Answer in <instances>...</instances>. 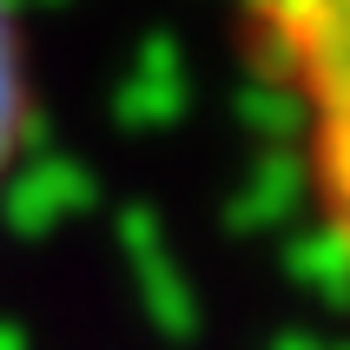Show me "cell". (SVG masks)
<instances>
[{"mask_svg": "<svg viewBox=\"0 0 350 350\" xmlns=\"http://www.w3.org/2000/svg\"><path fill=\"white\" fill-rule=\"evenodd\" d=\"M27 139V40H20L14 0H0V178Z\"/></svg>", "mask_w": 350, "mask_h": 350, "instance_id": "7a4b0ae2", "label": "cell"}, {"mask_svg": "<svg viewBox=\"0 0 350 350\" xmlns=\"http://www.w3.org/2000/svg\"><path fill=\"white\" fill-rule=\"evenodd\" d=\"M238 33L291 99L304 172L350 265V0H232Z\"/></svg>", "mask_w": 350, "mask_h": 350, "instance_id": "6da1fadb", "label": "cell"}]
</instances>
